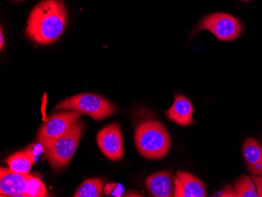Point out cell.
I'll return each mask as SVG.
<instances>
[{
  "label": "cell",
  "mask_w": 262,
  "mask_h": 197,
  "mask_svg": "<svg viewBox=\"0 0 262 197\" xmlns=\"http://www.w3.org/2000/svg\"><path fill=\"white\" fill-rule=\"evenodd\" d=\"M234 190L237 197H258L252 178L246 174H242L236 179L234 183Z\"/></svg>",
  "instance_id": "obj_15"
},
{
  "label": "cell",
  "mask_w": 262,
  "mask_h": 197,
  "mask_svg": "<svg viewBox=\"0 0 262 197\" xmlns=\"http://www.w3.org/2000/svg\"><path fill=\"white\" fill-rule=\"evenodd\" d=\"M173 180L170 172L159 171L148 176L145 184L152 196L170 197L173 194Z\"/></svg>",
  "instance_id": "obj_11"
},
{
  "label": "cell",
  "mask_w": 262,
  "mask_h": 197,
  "mask_svg": "<svg viewBox=\"0 0 262 197\" xmlns=\"http://www.w3.org/2000/svg\"><path fill=\"white\" fill-rule=\"evenodd\" d=\"M83 132L84 123L78 121L47 149V160L51 168L59 170L70 163L76 154Z\"/></svg>",
  "instance_id": "obj_4"
},
{
  "label": "cell",
  "mask_w": 262,
  "mask_h": 197,
  "mask_svg": "<svg viewBox=\"0 0 262 197\" xmlns=\"http://www.w3.org/2000/svg\"><path fill=\"white\" fill-rule=\"evenodd\" d=\"M68 20L69 14L62 0H42L29 14L26 36L35 43L49 45L62 35Z\"/></svg>",
  "instance_id": "obj_1"
},
{
  "label": "cell",
  "mask_w": 262,
  "mask_h": 197,
  "mask_svg": "<svg viewBox=\"0 0 262 197\" xmlns=\"http://www.w3.org/2000/svg\"><path fill=\"white\" fill-rule=\"evenodd\" d=\"M251 178H252L253 181L255 184L257 195H258V197H262V176L252 174Z\"/></svg>",
  "instance_id": "obj_18"
},
{
  "label": "cell",
  "mask_w": 262,
  "mask_h": 197,
  "mask_svg": "<svg viewBox=\"0 0 262 197\" xmlns=\"http://www.w3.org/2000/svg\"><path fill=\"white\" fill-rule=\"evenodd\" d=\"M47 195V189L43 182L29 174L25 197H44Z\"/></svg>",
  "instance_id": "obj_16"
},
{
  "label": "cell",
  "mask_w": 262,
  "mask_h": 197,
  "mask_svg": "<svg viewBox=\"0 0 262 197\" xmlns=\"http://www.w3.org/2000/svg\"><path fill=\"white\" fill-rule=\"evenodd\" d=\"M244 1H247V0H244Z\"/></svg>",
  "instance_id": "obj_21"
},
{
  "label": "cell",
  "mask_w": 262,
  "mask_h": 197,
  "mask_svg": "<svg viewBox=\"0 0 262 197\" xmlns=\"http://www.w3.org/2000/svg\"><path fill=\"white\" fill-rule=\"evenodd\" d=\"M123 185L120 183H108L104 186V192L107 196L120 197L123 193Z\"/></svg>",
  "instance_id": "obj_17"
},
{
  "label": "cell",
  "mask_w": 262,
  "mask_h": 197,
  "mask_svg": "<svg viewBox=\"0 0 262 197\" xmlns=\"http://www.w3.org/2000/svg\"><path fill=\"white\" fill-rule=\"evenodd\" d=\"M135 143L140 155L150 160H160L168 155L172 143L166 126L158 120L141 122L135 132Z\"/></svg>",
  "instance_id": "obj_2"
},
{
  "label": "cell",
  "mask_w": 262,
  "mask_h": 197,
  "mask_svg": "<svg viewBox=\"0 0 262 197\" xmlns=\"http://www.w3.org/2000/svg\"><path fill=\"white\" fill-rule=\"evenodd\" d=\"M29 174L14 173L10 168L1 167L0 195L1 196H24L27 189Z\"/></svg>",
  "instance_id": "obj_9"
},
{
  "label": "cell",
  "mask_w": 262,
  "mask_h": 197,
  "mask_svg": "<svg viewBox=\"0 0 262 197\" xmlns=\"http://www.w3.org/2000/svg\"><path fill=\"white\" fill-rule=\"evenodd\" d=\"M4 32H3L2 28H1V30H0V49L2 51L3 48H4Z\"/></svg>",
  "instance_id": "obj_20"
},
{
  "label": "cell",
  "mask_w": 262,
  "mask_h": 197,
  "mask_svg": "<svg viewBox=\"0 0 262 197\" xmlns=\"http://www.w3.org/2000/svg\"><path fill=\"white\" fill-rule=\"evenodd\" d=\"M165 113L170 121L180 126H188L193 123V105L183 95H177L173 105Z\"/></svg>",
  "instance_id": "obj_10"
},
{
  "label": "cell",
  "mask_w": 262,
  "mask_h": 197,
  "mask_svg": "<svg viewBox=\"0 0 262 197\" xmlns=\"http://www.w3.org/2000/svg\"><path fill=\"white\" fill-rule=\"evenodd\" d=\"M17 1H20V0H17Z\"/></svg>",
  "instance_id": "obj_22"
},
{
  "label": "cell",
  "mask_w": 262,
  "mask_h": 197,
  "mask_svg": "<svg viewBox=\"0 0 262 197\" xmlns=\"http://www.w3.org/2000/svg\"><path fill=\"white\" fill-rule=\"evenodd\" d=\"M98 147L104 156L112 161H120L124 156L123 134L120 124L107 125L97 135Z\"/></svg>",
  "instance_id": "obj_7"
},
{
  "label": "cell",
  "mask_w": 262,
  "mask_h": 197,
  "mask_svg": "<svg viewBox=\"0 0 262 197\" xmlns=\"http://www.w3.org/2000/svg\"><path fill=\"white\" fill-rule=\"evenodd\" d=\"M243 154L249 171L262 176V145L254 138H247L243 145Z\"/></svg>",
  "instance_id": "obj_12"
},
{
  "label": "cell",
  "mask_w": 262,
  "mask_h": 197,
  "mask_svg": "<svg viewBox=\"0 0 262 197\" xmlns=\"http://www.w3.org/2000/svg\"><path fill=\"white\" fill-rule=\"evenodd\" d=\"M76 110L97 121L108 118L117 112L111 101L91 93H82L63 100L55 107V110Z\"/></svg>",
  "instance_id": "obj_3"
},
{
  "label": "cell",
  "mask_w": 262,
  "mask_h": 197,
  "mask_svg": "<svg viewBox=\"0 0 262 197\" xmlns=\"http://www.w3.org/2000/svg\"><path fill=\"white\" fill-rule=\"evenodd\" d=\"M104 182L99 178L82 182L74 193V197H101L104 192Z\"/></svg>",
  "instance_id": "obj_14"
},
{
  "label": "cell",
  "mask_w": 262,
  "mask_h": 197,
  "mask_svg": "<svg viewBox=\"0 0 262 197\" xmlns=\"http://www.w3.org/2000/svg\"><path fill=\"white\" fill-rule=\"evenodd\" d=\"M82 114L76 110H68L52 115L41 126L36 140L45 149H48L54 142L67 133L79 121Z\"/></svg>",
  "instance_id": "obj_5"
},
{
  "label": "cell",
  "mask_w": 262,
  "mask_h": 197,
  "mask_svg": "<svg viewBox=\"0 0 262 197\" xmlns=\"http://www.w3.org/2000/svg\"><path fill=\"white\" fill-rule=\"evenodd\" d=\"M207 30L219 40L232 41L241 36L244 30L239 19L230 14L214 13L204 17L200 22L197 31Z\"/></svg>",
  "instance_id": "obj_6"
},
{
  "label": "cell",
  "mask_w": 262,
  "mask_h": 197,
  "mask_svg": "<svg viewBox=\"0 0 262 197\" xmlns=\"http://www.w3.org/2000/svg\"><path fill=\"white\" fill-rule=\"evenodd\" d=\"M173 196L205 197L207 186L204 181L186 171H178L173 176Z\"/></svg>",
  "instance_id": "obj_8"
},
{
  "label": "cell",
  "mask_w": 262,
  "mask_h": 197,
  "mask_svg": "<svg viewBox=\"0 0 262 197\" xmlns=\"http://www.w3.org/2000/svg\"><path fill=\"white\" fill-rule=\"evenodd\" d=\"M219 196H236L235 190L231 186H227Z\"/></svg>",
  "instance_id": "obj_19"
},
{
  "label": "cell",
  "mask_w": 262,
  "mask_h": 197,
  "mask_svg": "<svg viewBox=\"0 0 262 197\" xmlns=\"http://www.w3.org/2000/svg\"><path fill=\"white\" fill-rule=\"evenodd\" d=\"M6 163L11 171L28 176L35 163V157L30 150H24L10 156Z\"/></svg>",
  "instance_id": "obj_13"
}]
</instances>
